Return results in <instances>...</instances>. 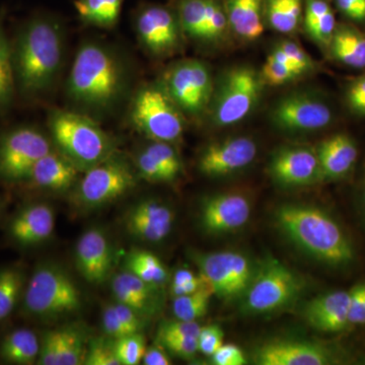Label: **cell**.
I'll use <instances>...</instances> for the list:
<instances>
[{
    "mask_svg": "<svg viewBox=\"0 0 365 365\" xmlns=\"http://www.w3.org/2000/svg\"><path fill=\"white\" fill-rule=\"evenodd\" d=\"M63 26L55 16L37 14L21 26L11 46L16 90L26 97L46 93L63 61Z\"/></svg>",
    "mask_w": 365,
    "mask_h": 365,
    "instance_id": "6da1fadb",
    "label": "cell"
},
{
    "mask_svg": "<svg viewBox=\"0 0 365 365\" xmlns=\"http://www.w3.org/2000/svg\"><path fill=\"white\" fill-rule=\"evenodd\" d=\"M127 83L126 66L119 55L101 43L86 42L74 57L66 91L72 103L81 109L101 114L120 102Z\"/></svg>",
    "mask_w": 365,
    "mask_h": 365,
    "instance_id": "7a4b0ae2",
    "label": "cell"
},
{
    "mask_svg": "<svg viewBox=\"0 0 365 365\" xmlns=\"http://www.w3.org/2000/svg\"><path fill=\"white\" fill-rule=\"evenodd\" d=\"M276 223L295 246L332 267L354 260V249L339 223L322 209L304 204H284L276 210Z\"/></svg>",
    "mask_w": 365,
    "mask_h": 365,
    "instance_id": "3957f363",
    "label": "cell"
},
{
    "mask_svg": "<svg viewBox=\"0 0 365 365\" xmlns=\"http://www.w3.org/2000/svg\"><path fill=\"white\" fill-rule=\"evenodd\" d=\"M48 126L60 153L81 170L91 169L116 153L114 138L81 113L54 110Z\"/></svg>",
    "mask_w": 365,
    "mask_h": 365,
    "instance_id": "277c9868",
    "label": "cell"
},
{
    "mask_svg": "<svg viewBox=\"0 0 365 365\" xmlns=\"http://www.w3.org/2000/svg\"><path fill=\"white\" fill-rule=\"evenodd\" d=\"M264 86L260 71L254 67L237 66L227 69L215 81L206 115L209 122L217 128L241 123L260 103Z\"/></svg>",
    "mask_w": 365,
    "mask_h": 365,
    "instance_id": "5b68a950",
    "label": "cell"
},
{
    "mask_svg": "<svg viewBox=\"0 0 365 365\" xmlns=\"http://www.w3.org/2000/svg\"><path fill=\"white\" fill-rule=\"evenodd\" d=\"M81 307V292L61 266L50 262L37 266L24 294V307L29 316L58 319L73 314Z\"/></svg>",
    "mask_w": 365,
    "mask_h": 365,
    "instance_id": "8992f818",
    "label": "cell"
},
{
    "mask_svg": "<svg viewBox=\"0 0 365 365\" xmlns=\"http://www.w3.org/2000/svg\"><path fill=\"white\" fill-rule=\"evenodd\" d=\"M131 123L153 141L176 143L185 130V116L165 91L162 81L141 86L134 96Z\"/></svg>",
    "mask_w": 365,
    "mask_h": 365,
    "instance_id": "52a82bcc",
    "label": "cell"
},
{
    "mask_svg": "<svg viewBox=\"0 0 365 365\" xmlns=\"http://www.w3.org/2000/svg\"><path fill=\"white\" fill-rule=\"evenodd\" d=\"M335 117L331 103L324 96L309 91L285 93L269 112L273 126L290 135L324 130L332 125Z\"/></svg>",
    "mask_w": 365,
    "mask_h": 365,
    "instance_id": "ba28073f",
    "label": "cell"
},
{
    "mask_svg": "<svg viewBox=\"0 0 365 365\" xmlns=\"http://www.w3.org/2000/svg\"><path fill=\"white\" fill-rule=\"evenodd\" d=\"M160 81L185 117L198 119L207 115L215 81L205 62L178 61L165 72Z\"/></svg>",
    "mask_w": 365,
    "mask_h": 365,
    "instance_id": "9c48e42d",
    "label": "cell"
},
{
    "mask_svg": "<svg viewBox=\"0 0 365 365\" xmlns=\"http://www.w3.org/2000/svg\"><path fill=\"white\" fill-rule=\"evenodd\" d=\"M304 289L302 280L292 269L277 260H269L254 274L245 292L242 311L263 314L292 304Z\"/></svg>",
    "mask_w": 365,
    "mask_h": 365,
    "instance_id": "30bf717a",
    "label": "cell"
},
{
    "mask_svg": "<svg viewBox=\"0 0 365 365\" xmlns=\"http://www.w3.org/2000/svg\"><path fill=\"white\" fill-rule=\"evenodd\" d=\"M135 185L136 175L130 163L114 153L86 170L76 189V199L86 207H98L121 198Z\"/></svg>",
    "mask_w": 365,
    "mask_h": 365,
    "instance_id": "8fae6325",
    "label": "cell"
},
{
    "mask_svg": "<svg viewBox=\"0 0 365 365\" xmlns=\"http://www.w3.org/2000/svg\"><path fill=\"white\" fill-rule=\"evenodd\" d=\"M134 28L139 43L151 56H172L181 48L184 32L174 6L141 4L134 16Z\"/></svg>",
    "mask_w": 365,
    "mask_h": 365,
    "instance_id": "7c38bea8",
    "label": "cell"
},
{
    "mask_svg": "<svg viewBox=\"0 0 365 365\" xmlns=\"http://www.w3.org/2000/svg\"><path fill=\"white\" fill-rule=\"evenodd\" d=\"M191 258L213 294L222 299L244 294L253 279L251 262L237 252H193Z\"/></svg>",
    "mask_w": 365,
    "mask_h": 365,
    "instance_id": "4fadbf2b",
    "label": "cell"
},
{
    "mask_svg": "<svg viewBox=\"0 0 365 365\" xmlns=\"http://www.w3.org/2000/svg\"><path fill=\"white\" fill-rule=\"evenodd\" d=\"M52 150L48 137L33 127H18L7 132L0 138V179H28L35 163Z\"/></svg>",
    "mask_w": 365,
    "mask_h": 365,
    "instance_id": "5bb4252c",
    "label": "cell"
},
{
    "mask_svg": "<svg viewBox=\"0 0 365 365\" xmlns=\"http://www.w3.org/2000/svg\"><path fill=\"white\" fill-rule=\"evenodd\" d=\"M184 35L205 46H220L230 33L223 0H176Z\"/></svg>",
    "mask_w": 365,
    "mask_h": 365,
    "instance_id": "9a60e30c",
    "label": "cell"
},
{
    "mask_svg": "<svg viewBox=\"0 0 365 365\" xmlns=\"http://www.w3.org/2000/svg\"><path fill=\"white\" fill-rule=\"evenodd\" d=\"M257 151L258 148L251 137H225L204 148L199 158V170L210 178L230 176L249 167Z\"/></svg>",
    "mask_w": 365,
    "mask_h": 365,
    "instance_id": "2e32d148",
    "label": "cell"
},
{
    "mask_svg": "<svg viewBox=\"0 0 365 365\" xmlns=\"http://www.w3.org/2000/svg\"><path fill=\"white\" fill-rule=\"evenodd\" d=\"M254 361L259 365H330L339 364V359L319 343L274 339L255 350Z\"/></svg>",
    "mask_w": 365,
    "mask_h": 365,
    "instance_id": "e0dca14e",
    "label": "cell"
},
{
    "mask_svg": "<svg viewBox=\"0 0 365 365\" xmlns=\"http://www.w3.org/2000/svg\"><path fill=\"white\" fill-rule=\"evenodd\" d=\"M271 178L284 187L307 186L323 180L316 148L287 145L274 151L268 165Z\"/></svg>",
    "mask_w": 365,
    "mask_h": 365,
    "instance_id": "ac0fdd59",
    "label": "cell"
},
{
    "mask_svg": "<svg viewBox=\"0 0 365 365\" xmlns=\"http://www.w3.org/2000/svg\"><path fill=\"white\" fill-rule=\"evenodd\" d=\"M251 215L248 198L237 193L209 197L201 209V223L208 234L222 235L244 227Z\"/></svg>",
    "mask_w": 365,
    "mask_h": 365,
    "instance_id": "d6986e66",
    "label": "cell"
},
{
    "mask_svg": "<svg viewBox=\"0 0 365 365\" xmlns=\"http://www.w3.org/2000/svg\"><path fill=\"white\" fill-rule=\"evenodd\" d=\"M113 259L111 244L100 228L86 230L76 244V268L91 284H102L109 278Z\"/></svg>",
    "mask_w": 365,
    "mask_h": 365,
    "instance_id": "ffe728a7",
    "label": "cell"
},
{
    "mask_svg": "<svg viewBox=\"0 0 365 365\" xmlns=\"http://www.w3.org/2000/svg\"><path fill=\"white\" fill-rule=\"evenodd\" d=\"M174 212L169 206L157 200L141 201L125 216L127 232L143 242L163 241L172 230Z\"/></svg>",
    "mask_w": 365,
    "mask_h": 365,
    "instance_id": "44dd1931",
    "label": "cell"
},
{
    "mask_svg": "<svg viewBox=\"0 0 365 365\" xmlns=\"http://www.w3.org/2000/svg\"><path fill=\"white\" fill-rule=\"evenodd\" d=\"M55 228V213L51 206L32 204L21 209L9 225V235L23 247L35 246L51 237Z\"/></svg>",
    "mask_w": 365,
    "mask_h": 365,
    "instance_id": "7402d4cb",
    "label": "cell"
},
{
    "mask_svg": "<svg viewBox=\"0 0 365 365\" xmlns=\"http://www.w3.org/2000/svg\"><path fill=\"white\" fill-rule=\"evenodd\" d=\"M349 292H329L312 299L304 311V319L314 330L335 333L349 325Z\"/></svg>",
    "mask_w": 365,
    "mask_h": 365,
    "instance_id": "603a6c76",
    "label": "cell"
},
{
    "mask_svg": "<svg viewBox=\"0 0 365 365\" xmlns=\"http://www.w3.org/2000/svg\"><path fill=\"white\" fill-rule=\"evenodd\" d=\"M316 151L323 180H338L347 176L359 158L354 139L344 133L327 137Z\"/></svg>",
    "mask_w": 365,
    "mask_h": 365,
    "instance_id": "cb8c5ba5",
    "label": "cell"
},
{
    "mask_svg": "<svg viewBox=\"0 0 365 365\" xmlns=\"http://www.w3.org/2000/svg\"><path fill=\"white\" fill-rule=\"evenodd\" d=\"M81 170L60 151L52 150L34 165L29 181L38 188L64 191L78 180Z\"/></svg>",
    "mask_w": 365,
    "mask_h": 365,
    "instance_id": "d4e9b609",
    "label": "cell"
},
{
    "mask_svg": "<svg viewBox=\"0 0 365 365\" xmlns=\"http://www.w3.org/2000/svg\"><path fill=\"white\" fill-rule=\"evenodd\" d=\"M230 33L244 42H254L265 31V0H223Z\"/></svg>",
    "mask_w": 365,
    "mask_h": 365,
    "instance_id": "484cf974",
    "label": "cell"
},
{
    "mask_svg": "<svg viewBox=\"0 0 365 365\" xmlns=\"http://www.w3.org/2000/svg\"><path fill=\"white\" fill-rule=\"evenodd\" d=\"M111 287L116 302L131 307L143 318L155 312L157 297L153 288L155 285L126 270L115 276Z\"/></svg>",
    "mask_w": 365,
    "mask_h": 365,
    "instance_id": "4316f807",
    "label": "cell"
},
{
    "mask_svg": "<svg viewBox=\"0 0 365 365\" xmlns=\"http://www.w3.org/2000/svg\"><path fill=\"white\" fill-rule=\"evenodd\" d=\"M327 53L342 66L365 68V33L354 24H337Z\"/></svg>",
    "mask_w": 365,
    "mask_h": 365,
    "instance_id": "83f0119b",
    "label": "cell"
},
{
    "mask_svg": "<svg viewBox=\"0 0 365 365\" xmlns=\"http://www.w3.org/2000/svg\"><path fill=\"white\" fill-rule=\"evenodd\" d=\"M337 24L330 0H304L302 28L324 52H328Z\"/></svg>",
    "mask_w": 365,
    "mask_h": 365,
    "instance_id": "f1b7e54d",
    "label": "cell"
},
{
    "mask_svg": "<svg viewBox=\"0 0 365 365\" xmlns=\"http://www.w3.org/2000/svg\"><path fill=\"white\" fill-rule=\"evenodd\" d=\"M40 340L35 332L21 328L9 333L0 344V357L9 364L31 365L38 361Z\"/></svg>",
    "mask_w": 365,
    "mask_h": 365,
    "instance_id": "f546056e",
    "label": "cell"
},
{
    "mask_svg": "<svg viewBox=\"0 0 365 365\" xmlns=\"http://www.w3.org/2000/svg\"><path fill=\"white\" fill-rule=\"evenodd\" d=\"M304 0H265V24L271 30L285 35L302 26Z\"/></svg>",
    "mask_w": 365,
    "mask_h": 365,
    "instance_id": "4dcf8cb0",
    "label": "cell"
},
{
    "mask_svg": "<svg viewBox=\"0 0 365 365\" xmlns=\"http://www.w3.org/2000/svg\"><path fill=\"white\" fill-rule=\"evenodd\" d=\"M125 0H74L78 19L86 25L113 29L121 16Z\"/></svg>",
    "mask_w": 365,
    "mask_h": 365,
    "instance_id": "1f68e13d",
    "label": "cell"
},
{
    "mask_svg": "<svg viewBox=\"0 0 365 365\" xmlns=\"http://www.w3.org/2000/svg\"><path fill=\"white\" fill-rule=\"evenodd\" d=\"M16 90L11 45L4 29V11H0V115L11 107Z\"/></svg>",
    "mask_w": 365,
    "mask_h": 365,
    "instance_id": "d6a6232c",
    "label": "cell"
},
{
    "mask_svg": "<svg viewBox=\"0 0 365 365\" xmlns=\"http://www.w3.org/2000/svg\"><path fill=\"white\" fill-rule=\"evenodd\" d=\"M25 287V275L16 267L0 269V322L13 314Z\"/></svg>",
    "mask_w": 365,
    "mask_h": 365,
    "instance_id": "836d02e7",
    "label": "cell"
},
{
    "mask_svg": "<svg viewBox=\"0 0 365 365\" xmlns=\"http://www.w3.org/2000/svg\"><path fill=\"white\" fill-rule=\"evenodd\" d=\"M60 350L58 365L85 364L86 355V334L81 327L67 326L59 329Z\"/></svg>",
    "mask_w": 365,
    "mask_h": 365,
    "instance_id": "e575fe53",
    "label": "cell"
},
{
    "mask_svg": "<svg viewBox=\"0 0 365 365\" xmlns=\"http://www.w3.org/2000/svg\"><path fill=\"white\" fill-rule=\"evenodd\" d=\"M213 294L207 287L188 295L175 297L173 312L178 319L182 321H197L207 313L209 300Z\"/></svg>",
    "mask_w": 365,
    "mask_h": 365,
    "instance_id": "d590c367",
    "label": "cell"
},
{
    "mask_svg": "<svg viewBox=\"0 0 365 365\" xmlns=\"http://www.w3.org/2000/svg\"><path fill=\"white\" fill-rule=\"evenodd\" d=\"M272 56L294 67L304 76L316 71L317 64L306 50L292 40L281 41L270 53Z\"/></svg>",
    "mask_w": 365,
    "mask_h": 365,
    "instance_id": "8d00e7d4",
    "label": "cell"
},
{
    "mask_svg": "<svg viewBox=\"0 0 365 365\" xmlns=\"http://www.w3.org/2000/svg\"><path fill=\"white\" fill-rule=\"evenodd\" d=\"M260 73L265 85L271 86H287L304 76L294 67L281 61L271 54L268 55Z\"/></svg>",
    "mask_w": 365,
    "mask_h": 365,
    "instance_id": "74e56055",
    "label": "cell"
},
{
    "mask_svg": "<svg viewBox=\"0 0 365 365\" xmlns=\"http://www.w3.org/2000/svg\"><path fill=\"white\" fill-rule=\"evenodd\" d=\"M144 150L163 168L170 181H174L181 174V158L172 143L151 140V143L146 145Z\"/></svg>",
    "mask_w": 365,
    "mask_h": 365,
    "instance_id": "f35d334b",
    "label": "cell"
},
{
    "mask_svg": "<svg viewBox=\"0 0 365 365\" xmlns=\"http://www.w3.org/2000/svg\"><path fill=\"white\" fill-rule=\"evenodd\" d=\"M114 349L120 364L136 365L143 361L146 343L140 333H134L115 340Z\"/></svg>",
    "mask_w": 365,
    "mask_h": 365,
    "instance_id": "ab89813d",
    "label": "cell"
},
{
    "mask_svg": "<svg viewBox=\"0 0 365 365\" xmlns=\"http://www.w3.org/2000/svg\"><path fill=\"white\" fill-rule=\"evenodd\" d=\"M86 365H121L115 353L114 344L104 339H93L90 343L85 364Z\"/></svg>",
    "mask_w": 365,
    "mask_h": 365,
    "instance_id": "60d3db41",
    "label": "cell"
},
{
    "mask_svg": "<svg viewBox=\"0 0 365 365\" xmlns=\"http://www.w3.org/2000/svg\"><path fill=\"white\" fill-rule=\"evenodd\" d=\"M135 165L139 176L151 182H172L167 173L144 150L136 155Z\"/></svg>",
    "mask_w": 365,
    "mask_h": 365,
    "instance_id": "b9f144b4",
    "label": "cell"
},
{
    "mask_svg": "<svg viewBox=\"0 0 365 365\" xmlns=\"http://www.w3.org/2000/svg\"><path fill=\"white\" fill-rule=\"evenodd\" d=\"M345 102L348 110L356 117H365V73L347 86Z\"/></svg>",
    "mask_w": 365,
    "mask_h": 365,
    "instance_id": "7bdbcfd3",
    "label": "cell"
},
{
    "mask_svg": "<svg viewBox=\"0 0 365 365\" xmlns=\"http://www.w3.org/2000/svg\"><path fill=\"white\" fill-rule=\"evenodd\" d=\"M201 327L196 321H182L178 319L163 324L158 331V339L169 338L193 337L198 338Z\"/></svg>",
    "mask_w": 365,
    "mask_h": 365,
    "instance_id": "ee69618b",
    "label": "cell"
},
{
    "mask_svg": "<svg viewBox=\"0 0 365 365\" xmlns=\"http://www.w3.org/2000/svg\"><path fill=\"white\" fill-rule=\"evenodd\" d=\"M60 350V331H48L40 341L39 359L37 364L41 365H58Z\"/></svg>",
    "mask_w": 365,
    "mask_h": 365,
    "instance_id": "f6af8a7d",
    "label": "cell"
},
{
    "mask_svg": "<svg viewBox=\"0 0 365 365\" xmlns=\"http://www.w3.org/2000/svg\"><path fill=\"white\" fill-rule=\"evenodd\" d=\"M348 322L349 325H365V282L349 290Z\"/></svg>",
    "mask_w": 365,
    "mask_h": 365,
    "instance_id": "bcb514c9",
    "label": "cell"
},
{
    "mask_svg": "<svg viewBox=\"0 0 365 365\" xmlns=\"http://www.w3.org/2000/svg\"><path fill=\"white\" fill-rule=\"evenodd\" d=\"M223 337L225 335L220 327L215 325L202 327L197 338L199 351L207 356H212L222 347Z\"/></svg>",
    "mask_w": 365,
    "mask_h": 365,
    "instance_id": "7dc6e473",
    "label": "cell"
},
{
    "mask_svg": "<svg viewBox=\"0 0 365 365\" xmlns=\"http://www.w3.org/2000/svg\"><path fill=\"white\" fill-rule=\"evenodd\" d=\"M334 6L354 25H365V0H332Z\"/></svg>",
    "mask_w": 365,
    "mask_h": 365,
    "instance_id": "c3c4849f",
    "label": "cell"
},
{
    "mask_svg": "<svg viewBox=\"0 0 365 365\" xmlns=\"http://www.w3.org/2000/svg\"><path fill=\"white\" fill-rule=\"evenodd\" d=\"M127 256L130 257L133 260L148 268L155 276V283L158 285L163 284V282L167 281V270H165V266H163L160 259L155 255L150 253V252L134 251L127 255Z\"/></svg>",
    "mask_w": 365,
    "mask_h": 365,
    "instance_id": "681fc988",
    "label": "cell"
},
{
    "mask_svg": "<svg viewBox=\"0 0 365 365\" xmlns=\"http://www.w3.org/2000/svg\"><path fill=\"white\" fill-rule=\"evenodd\" d=\"M160 343L170 353L185 359H192L199 351L198 339L197 338H169V339L160 340Z\"/></svg>",
    "mask_w": 365,
    "mask_h": 365,
    "instance_id": "f907efd6",
    "label": "cell"
},
{
    "mask_svg": "<svg viewBox=\"0 0 365 365\" xmlns=\"http://www.w3.org/2000/svg\"><path fill=\"white\" fill-rule=\"evenodd\" d=\"M102 324L105 333L113 339H119V338L132 334L118 316L113 304L106 307L103 311Z\"/></svg>",
    "mask_w": 365,
    "mask_h": 365,
    "instance_id": "816d5d0a",
    "label": "cell"
},
{
    "mask_svg": "<svg viewBox=\"0 0 365 365\" xmlns=\"http://www.w3.org/2000/svg\"><path fill=\"white\" fill-rule=\"evenodd\" d=\"M213 364L216 365H244L247 364L244 352L235 344H222L212 355Z\"/></svg>",
    "mask_w": 365,
    "mask_h": 365,
    "instance_id": "f5cc1de1",
    "label": "cell"
},
{
    "mask_svg": "<svg viewBox=\"0 0 365 365\" xmlns=\"http://www.w3.org/2000/svg\"><path fill=\"white\" fill-rule=\"evenodd\" d=\"M113 307H114L119 318L123 322L124 325L132 334L140 333L143 328V316H140L131 307L125 306V304H120L118 302L113 304Z\"/></svg>",
    "mask_w": 365,
    "mask_h": 365,
    "instance_id": "db71d44e",
    "label": "cell"
},
{
    "mask_svg": "<svg viewBox=\"0 0 365 365\" xmlns=\"http://www.w3.org/2000/svg\"><path fill=\"white\" fill-rule=\"evenodd\" d=\"M143 364L145 365H170L172 364V361L162 347L151 346L148 349L146 348Z\"/></svg>",
    "mask_w": 365,
    "mask_h": 365,
    "instance_id": "11a10c76",
    "label": "cell"
},
{
    "mask_svg": "<svg viewBox=\"0 0 365 365\" xmlns=\"http://www.w3.org/2000/svg\"><path fill=\"white\" fill-rule=\"evenodd\" d=\"M207 282L204 280L202 276H197L193 280L184 283L181 285H172V294L175 297H182V295H188L198 292L201 288L207 287Z\"/></svg>",
    "mask_w": 365,
    "mask_h": 365,
    "instance_id": "9f6ffc18",
    "label": "cell"
},
{
    "mask_svg": "<svg viewBox=\"0 0 365 365\" xmlns=\"http://www.w3.org/2000/svg\"><path fill=\"white\" fill-rule=\"evenodd\" d=\"M197 275L192 272L189 269H179L176 273H175L174 278H173L172 285H181L184 283L189 282V281L193 280L196 278Z\"/></svg>",
    "mask_w": 365,
    "mask_h": 365,
    "instance_id": "6f0895ef",
    "label": "cell"
},
{
    "mask_svg": "<svg viewBox=\"0 0 365 365\" xmlns=\"http://www.w3.org/2000/svg\"><path fill=\"white\" fill-rule=\"evenodd\" d=\"M362 199H364V203L365 206V172H364V188H362Z\"/></svg>",
    "mask_w": 365,
    "mask_h": 365,
    "instance_id": "680465c9",
    "label": "cell"
}]
</instances>
